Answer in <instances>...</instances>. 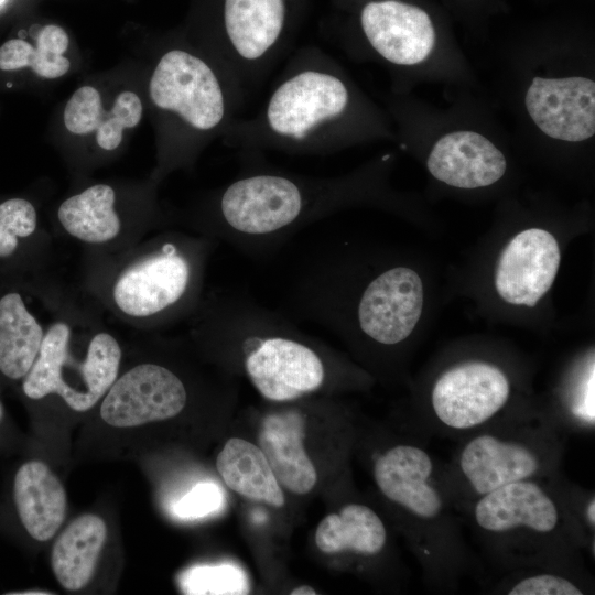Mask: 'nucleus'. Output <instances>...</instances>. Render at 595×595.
Masks as SVG:
<instances>
[{"mask_svg":"<svg viewBox=\"0 0 595 595\" xmlns=\"http://www.w3.org/2000/svg\"><path fill=\"white\" fill-rule=\"evenodd\" d=\"M187 321L192 337L266 400L296 401L335 381L337 360L324 344L241 290H212Z\"/></svg>","mask_w":595,"mask_h":595,"instance_id":"nucleus-1","label":"nucleus"},{"mask_svg":"<svg viewBox=\"0 0 595 595\" xmlns=\"http://www.w3.org/2000/svg\"><path fill=\"white\" fill-rule=\"evenodd\" d=\"M288 57L261 108L223 134L240 154L326 155L354 131L355 95L332 57L313 45Z\"/></svg>","mask_w":595,"mask_h":595,"instance_id":"nucleus-2","label":"nucleus"},{"mask_svg":"<svg viewBox=\"0 0 595 595\" xmlns=\"http://www.w3.org/2000/svg\"><path fill=\"white\" fill-rule=\"evenodd\" d=\"M217 245L198 234L156 235L112 267L102 286L105 304L142 327L188 320L204 295L206 266Z\"/></svg>","mask_w":595,"mask_h":595,"instance_id":"nucleus-3","label":"nucleus"},{"mask_svg":"<svg viewBox=\"0 0 595 595\" xmlns=\"http://www.w3.org/2000/svg\"><path fill=\"white\" fill-rule=\"evenodd\" d=\"M91 316L71 304H57L47 321L39 354L23 378L31 400L58 396L76 412L96 405L120 370L119 340Z\"/></svg>","mask_w":595,"mask_h":595,"instance_id":"nucleus-4","label":"nucleus"},{"mask_svg":"<svg viewBox=\"0 0 595 595\" xmlns=\"http://www.w3.org/2000/svg\"><path fill=\"white\" fill-rule=\"evenodd\" d=\"M372 477L379 493L408 519L414 545L432 578H450L464 559L450 490L423 445L398 443L377 455Z\"/></svg>","mask_w":595,"mask_h":595,"instance_id":"nucleus-5","label":"nucleus"},{"mask_svg":"<svg viewBox=\"0 0 595 595\" xmlns=\"http://www.w3.org/2000/svg\"><path fill=\"white\" fill-rule=\"evenodd\" d=\"M152 104L186 134L187 154L201 142L225 133L237 119L246 94L210 56L170 47L159 58L149 83Z\"/></svg>","mask_w":595,"mask_h":595,"instance_id":"nucleus-6","label":"nucleus"},{"mask_svg":"<svg viewBox=\"0 0 595 595\" xmlns=\"http://www.w3.org/2000/svg\"><path fill=\"white\" fill-rule=\"evenodd\" d=\"M561 443L545 421H494L468 434L445 478L451 496L474 501L507 484L542 479L559 463Z\"/></svg>","mask_w":595,"mask_h":595,"instance_id":"nucleus-7","label":"nucleus"},{"mask_svg":"<svg viewBox=\"0 0 595 595\" xmlns=\"http://www.w3.org/2000/svg\"><path fill=\"white\" fill-rule=\"evenodd\" d=\"M303 0H219L210 56L246 96L292 52Z\"/></svg>","mask_w":595,"mask_h":595,"instance_id":"nucleus-8","label":"nucleus"},{"mask_svg":"<svg viewBox=\"0 0 595 595\" xmlns=\"http://www.w3.org/2000/svg\"><path fill=\"white\" fill-rule=\"evenodd\" d=\"M469 506L479 533L498 550L515 556H543L556 544L569 545L576 534L564 502L541 479L507 484Z\"/></svg>","mask_w":595,"mask_h":595,"instance_id":"nucleus-9","label":"nucleus"},{"mask_svg":"<svg viewBox=\"0 0 595 595\" xmlns=\"http://www.w3.org/2000/svg\"><path fill=\"white\" fill-rule=\"evenodd\" d=\"M511 382L497 365L467 360L444 370L435 380L430 407L434 423L450 433L470 434L505 410Z\"/></svg>","mask_w":595,"mask_h":595,"instance_id":"nucleus-10","label":"nucleus"},{"mask_svg":"<svg viewBox=\"0 0 595 595\" xmlns=\"http://www.w3.org/2000/svg\"><path fill=\"white\" fill-rule=\"evenodd\" d=\"M188 397V387L175 369L144 361L118 375L102 398L100 416L116 428L164 421L180 414Z\"/></svg>","mask_w":595,"mask_h":595,"instance_id":"nucleus-11","label":"nucleus"},{"mask_svg":"<svg viewBox=\"0 0 595 595\" xmlns=\"http://www.w3.org/2000/svg\"><path fill=\"white\" fill-rule=\"evenodd\" d=\"M358 25L369 47L398 66L421 63L435 43L429 13L403 0H366L358 10Z\"/></svg>","mask_w":595,"mask_h":595,"instance_id":"nucleus-12","label":"nucleus"},{"mask_svg":"<svg viewBox=\"0 0 595 595\" xmlns=\"http://www.w3.org/2000/svg\"><path fill=\"white\" fill-rule=\"evenodd\" d=\"M560 262V247L552 234L541 228L522 230L500 253L496 291L509 304L533 307L552 286Z\"/></svg>","mask_w":595,"mask_h":595,"instance_id":"nucleus-13","label":"nucleus"},{"mask_svg":"<svg viewBox=\"0 0 595 595\" xmlns=\"http://www.w3.org/2000/svg\"><path fill=\"white\" fill-rule=\"evenodd\" d=\"M527 110L547 136L580 142L595 133V83L585 77H534Z\"/></svg>","mask_w":595,"mask_h":595,"instance_id":"nucleus-14","label":"nucleus"},{"mask_svg":"<svg viewBox=\"0 0 595 595\" xmlns=\"http://www.w3.org/2000/svg\"><path fill=\"white\" fill-rule=\"evenodd\" d=\"M506 166L504 154L487 138L473 131L442 137L428 159V169L436 180L468 190L496 183Z\"/></svg>","mask_w":595,"mask_h":595,"instance_id":"nucleus-15","label":"nucleus"},{"mask_svg":"<svg viewBox=\"0 0 595 595\" xmlns=\"http://www.w3.org/2000/svg\"><path fill=\"white\" fill-rule=\"evenodd\" d=\"M304 421L295 408L270 412L258 434V446L279 484L298 495L310 493L317 483V472L304 447Z\"/></svg>","mask_w":595,"mask_h":595,"instance_id":"nucleus-16","label":"nucleus"},{"mask_svg":"<svg viewBox=\"0 0 595 595\" xmlns=\"http://www.w3.org/2000/svg\"><path fill=\"white\" fill-rule=\"evenodd\" d=\"M13 497L18 515L36 541L52 539L66 515L64 486L50 467L40 461L24 463L17 472Z\"/></svg>","mask_w":595,"mask_h":595,"instance_id":"nucleus-17","label":"nucleus"},{"mask_svg":"<svg viewBox=\"0 0 595 595\" xmlns=\"http://www.w3.org/2000/svg\"><path fill=\"white\" fill-rule=\"evenodd\" d=\"M116 199L110 185H91L62 202L57 209L58 224L80 244L99 248L118 245L126 235Z\"/></svg>","mask_w":595,"mask_h":595,"instance_id":"nucleus-18","label":"nucleus"},{"mask_svg":"<svg viewBox=\"0 0 595 595\" xmlns=\"http://www.w3.org/2000/svg\"><path fill=\"white\" fill-rule=\"evenodd\" d=\"M107 538L102 518L85 513L74 519L57 537L51 563L61 586L79 591L91 580Z\"/></svg>","mask_w":595,"mask_h":595,"instance_id":"nucleus-19","label":"nucleus"},{"mask_svg":"<svg viewBox=\"0 0 595 595\" xmlns=\"http://www.w3.org/2000/svg\"><path fill=\"white\" fill-rule=\"evenodd\" d=\"M216 467L225 485L236 494L273 508L284 506L282 487L258 445L240 437L227 440Z\"/></svg>","mask_w":595,"mask_h":595,"instance_id":"nucleus-20","label":"nucleus"},{"mask_svg":"<svg viewBox=\"0 0 595 595\" xmlns=\"http://www.w3.org/2000/svg\"><path fill=\"white\" fill-rule=\"evenodd\" d=\"M388 533L379 515L363 504H347L324 517L315 530V544L323 553L350 551L371 556L386 547Z\"/></svg>","mask_w":595,"mask_h":595,"instance_id":"nucleus-21","label":"nucleus"},{"mask_svg":"<svg viewBox=\"0 0 595 595\" xmlns=\"http://www.w3.org/2000/svg\"><path fill=\"white\" fill-rule=\"evenodd\" d=\"M46 325L30 311L19 292L0 298V371L6 377H25L39 354Z\"/></svg>","mask_w":595,"mask_h":595,"instance_id":"nucleus-22","label":"nucleus"},{"mask_svg":"<svg viewBox=\"0 0 595 595\" xmlns=\"http://www.w3.org/2000/svg\"><path fill=\"white\" fill-rule=\"evenodd\" d=\"M35 47L21 39L7 41L0 47V69L14 71L31 67L44 78L63 76L71 63L64 56L68 47V35L64 29L48 24L39 30Z\"/></svg>","mask_w":595,"mask_h":595,"instance_id":"nucleus-23","label":"nucleus"},{"mask_svg":"<svg viewBox=\"0 0 595 595\" xmlns=\"http://www.w3.org/2000/svg\"><path fill=\"white\" fill-rule=\"evenodd\" d=\"M39 217L35 207L24 198H10L0 204V258L15 253L21 240L35 235Z\"/></svg>","mask_w":595,"mask_h":595,"instance_id":"nucleus-24","label":"nucleus"},{"mask_svg":"<svg viewBox=\"0 0 595 595\" xmlns=\"http://www.w3.org/2000/svg\"><path fill=\"white\" fill-rule=\"evenodd\" d=\"M187 594H245L247 580L235 565L199 566L186 572L182 581Z\"/></svg>","mask_w":595,"mask_h":595,"instance_id":"nucleus-25","label":"nucleus"},{"mask_svg":"<svg viewBox=\"0 0 595 595\" xmlns=\"http://www.w3.org/2000/svg\"><path fill=\"white\" fill-rule=\"evenodd\" d=\"M142 112V102L137 94L120 93L115 99L109 119L96 130L97 144L105 151L117 149L122 141V131L136 127Z\"/></svg>","mask_w":595,"mask_h":595,"instance_id":"nucleus-26","label":"nucleus"},{"mask_svg":"<svg viewBox=\"0 0 595 595\" xmlns=\"http://www.w3.org/2000/svg\"><path fill=\"white\" fill-rule=\"evenodd\" d=\"M594 390L595 368L592 354L584 370L578 375L567 401V409L574 420L573 422L586 429L595 425Z\"/></svg>","mask_w":595,"mask_h":595,"instance_id":"nucleus-27","label":"nucleus"},{"mask_svg":"<svg viewBox=\"0 0 595 595\" xmlns=\"http://www.w3.org/2000/svg\"><path fill=\"white\" fill-rule=\"evenodd\" d=\"M509 595H582L575 581L552 572L532 573L517 580L506 591Z\"/></svg>","mask_w":595,"mask_h":595,"instance_id":"nucleus-28","label":"nucleus"},{"mask_svg":"<svg viewBox=\"0 0 595 595\" xmlns=\"http://www.w3.org/2000/svg\"><path fill=\"white\" fill-rule=\"evenodd\" d=\"M223 502V493L215 484L195 486L174 506V512L184 519H196L216 511Z\"/></svg>","mask_w":595,"mask_h":595,"instance_id":"nucleus-29","label":"nucleus"},{"mask_svg":"<svg viewBox=\"0 0 595 595\" xmlns=\"http://www.w3.org/2000/svg\"><path fill=\"white\" fill-rule=\"evenodd\" d=\"M583 518L589 530L595 528V498L594 495L588 498L584 507Z\"/></svg>","mask_w":595,"mask_h":595,"instance_id":"nucleus-30","label":"nucleus"},{"mask_svg":"<svg viewBox=\"0 0 595 595\" xmlns=\"http://www.w3.org/2000/svg\"><path fill=\"white\" fill-rule=\"evenodd\" d=\"M290 594L291 595H316L317 592L309 585H301L299 587L293 588Z\"/></svg>","mask_w":595,"mask_h":595,"instance_id":"nucleus-31","label":"nucleus"},{"mask_svg":"<svg viewBox=\"0 0 595 595\" xmlns=\"http://www.w3.org/2000/svg\"><path fill=\"white\" fill-rule=\"evenodd\" d=\"M11 594H20V595H33V594H37V595H41V594H50L47 592H21V593H11Z\"/></svg>","mask_w":595,"mask_h":595,"instance_id":"nucleus-32","label":"nucleus"},{"mask_svg":"<svg viewBox=\"0 0 595 595\" xmlns=\"http://www.w3.org/2000/svg\"><path fill=\"white\" fill-rule=\"evenodd\" d=\"M2 416H3V408H2V404L0 402V421H1Z\"/></svg>","mask_w":595,"mask_h":595,"instance_id":"nucleus-33","label":"nucleus"},{"mask_svg":"<svg viewBox=\"0 0 595 595\" xmlns=\"http://www.w3.org/2000/svg\"><path fill=\"white\" fill-rule=\"evenodd\" d=\"M4 0H0V4L3 2Z\"/></svg>","mask_w":595,"mask_h":595,"instance_id":"nucleus-34","label":"nucleus"}]
</instances>
